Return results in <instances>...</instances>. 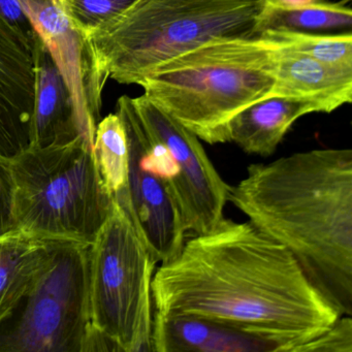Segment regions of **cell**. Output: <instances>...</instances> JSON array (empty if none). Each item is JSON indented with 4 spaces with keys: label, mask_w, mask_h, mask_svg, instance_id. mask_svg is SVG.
Listing matches in <instances>:
<instances>
[{
    "label": "cell",
    "mask_w": 352,
    "mask_h": 352,
    "mask_svg": "<svg viewBox=\"0 0 352 352\" xmlns=\"http://www.w3.org/2000/svg\"><path fill=\"white\" fill-rule=\"evenodd\" d=\"M151 292L154 314L219 321L275 340L283 352H298L343 316L284 247L226 217L186 239L154 272Z\"/></svg>",
    "instance_id": "obj_1"
},
{
    "label": "cell",
    "mask_w": 352,
    "mask_h": 352,
    "mask_svg": "<svg viewBox=\"0 0 352 352\" xmlns=\"http://www.w3.org/2000/svg\"><path fill=\"white\" fill-rule=\"evenodd\" d=\"M228 201L286 249L343 316L352 315V150L251 164Z\"/></svg>",
    "instance_id": "obj_2"
},
{
    "label": "cell",
    "mask_w": 352,
    "mask_h": 352,
    "mask_svg": "<svg viewBox=\"0 0 352 352\" xmlns=\"http://www.w3.org/2000/svg\"><path fill=\"white\" fill-rule=\"evenodd\" d=\"M274 50L257 38L208 41L156 65L138 82L144 96L210 145L228 143L232 118L271 98Z\"/></svg>",
    "instance_id": "obj_3"
},
{
    "label": "cell",
    "mask_w": 352,
    "mask_h": 352,
    "mask_svg": "<svg viewBox=\"0 0 352 352\" xmlns=\"http://www.w3.org/2000/svg\"><path fill=\"white\" fill-rule=\"evenodd\" d=\"M263 0H135L82 32L104 82L137 85L160 63L219 38H255Z\"/></svg>",
    "instance_id": "obj_4"
},
{
    "label": "cell",
    "mask_w": 352,
    "mask_h": 352,
    "mask_svg": "<svg viewBox=\"0 0 352 352\" xmlns=\"http://www.w3.org/2000/svg\"><path fill=\"white\" fill-rule=\"evenodd\" d=\"M12 188L14 228L49 239L94 243L113 199L81 137L0 155Z\"/></svg>",
    "instance_id": "obj_5"
},
{
    "label": "cell",
    "mask_w": 352,
    "mask_h": 352,
    "mask_svg": "<svg viewBox=\"0 0 352 352\" xmlns=\"http://www.w3.org/2000/svg\"><path fill=\"white\" fill-rule=\"evenodd\" d=\"M157 261L124 210L112 209L91 244L90 318L111 351L153 352L151 284Z\"/></svg>",
    "instance_id": "obj_6"
},
{
    "label": "cell",
    "mask_w": 352,
    "mask_h": 352,
    "mask_svg": "<svg viewBox=\"0 0 352 352\" xmlns=\"http://www.w3.org/2000/svg\"><path fill=\"white\" fill-rule=\"evenodd\" d=\"M92 243L65 240L13 316L0 325V352L111 351L91 324Z\"/></svg>",
    "instance_id": "obj_7"
},
{
    "label": "cell",
    "mask_w": 352,
    "mask_h": 352,
    "mask_svg": "<svg viewBox=\"0 0 352 352\" xmlns=\"http://www.w3.org/2000/svg\"><path fill=\"white\" fill-rule=\"evenodd\" d=\"M123 98L142 129L164 143L176 162L178 175L170 195L187 234L211 232L224 218L230 185L216 170L201 140L144 94Z\"/></svg>",
    "instance_id": "obj_8"
},
{
    "label": "cell",
    "mask_w": 352,
    "mask_h": 352,
    "mask_svg": "<svg viewBox=\"0 0 352 352\" xmlns=\"http://www.w3.org/2000/svg\"><path fill=\"white\" fill-rule=\"evenodd\" d=\"M69 90L80 137L94 144L107 82L94 67L83 36L59 0H18Z\"/></svg>",
    "instance_id": "obj_9"
},
{
    "label": "cell",
    "mask_w": 352,
    "mask_h": 352,
    "mask_svg": "<svg viewBox=\"0 0 352 352\" xmlns=\"http://www.w3.org/2000/svg\"><path fill=\"white\" fill-rule=\"evenodd\" d=\"M34 30L0 14V155L30 146L36 94Z\"/></svg>",
    "instance_id": "obj_10"
},
{
    "label": "cell",
    "mask_w": 352,
    "mask_h": 352,
    "mask_svg": "<svg viewBox=\"0 0 352 352\" xmlns=\"http://www.w3.org/2000/svg\"><path fill=\"white\" fill-rule=\"evenodd\" d=\"M154 352H283L270 338L195 315L154 314Z\"/></svg>",
    "instance_id": "obj_11"
},
{
    "label": "cell",
    "mask_w": 352,
    "mask_h": 352,
    "mask_svg": "<svg viewBox=\"0 0 352 352\" xmlns=\"http://www.w3.org/2000/svg\"><path fill=\"white\" fill-rule=\"evenodd\" d=\"M273 50L275 84L271 98H314L327 114L351 104L352 67L329 65L283 49Z\"/></svg>",
    "instance_id": "obj_12"
},
{
    "label": "cell",
    "mask_w": 352,
    "mask_h": 352,
    "mask_svg": "<svg viewBox=\"0 0 352 352\" xmlns=\"http://www.w3.org/2000/svg\"><path fill=\"white\" fill-rule=\"evenodd\" d=\"M63 241L19 228L0 234V325L13 316L40 281Z\"/></svg>",
    "instance_id": "obj_13"
},
{
    "label": "cell",
    "mask_w": 352,
    "mask_h": 352,
    "mask_svg": "<svg viewBox=\"0 0 352 352\" xmlns=\"http://www.w3.org/2000/svg\"><path fill=\"white\" fill-rule=\"evenodd\" d=\"M312 113H323L314 98L272 96L253 102L228 123V143L249 155L270 157L292 125Z\"/></svg>",
    "instance_id": "obj_14"
},
{
    "label": "cell",
    "mask_w": 352,
    "mask_h": 352,
    "mask_svg": "<svg viewBox=\"0 0 352 352\" xmlns=\"http://www.w3.org/2000/svg\"><path fill=\"white\" fill-rule=\"evenodd\" d=\"M34 74L36 94L30 146L45 147L79 138L74 122L69 90L48 50L36 34Z\"/></svg>",
    "instance_id": "obj_15"
},
{
    "label": "cell",
    "mask_w": 352,
    "mask_h": 352,
    "mask_svg": "<svg viewBox=\"0 0 352 352\" xmlns=\"http://www.w3.org/2000/svg\"><path fill=\"white\" fill-rule=\"evenodd\" d=\"M352 10L345 1L327 0H263L255 25V36L267 30L316 32L350 30Z\"/></svg>",
    "instance_id": "obj_16"
},
{
    "label": "cell",
    "mask_w": 352,
    "mask_h": 352,
    "mask_svg": "<svg viewBox=\"0 0 352 352\" xmlns=\"http://www.w3.org/2000/svg\"><path fill=\"white\" fill-rule=\"evenodd\" d=\"M94 154L104 188L112 199L126 190L129 148L126 129L117 113L98 122L94 135Z\"/></svg>",
    "instance_id": "obj_17"
},
{
    "label": "cell",
    "mask_w": 352,
    "mask_h": 352,
    "mask_svg": "<svg viewBox=\"0 0 352 352\" xmlns=\"http://www.w3.org/2000/svg\"><path fill=\"white\" fill-rule=\"evenodd\" d=\"M257 38L273 48L306 55L322 63L352 67L351 32L340 34H319L309 32L267 30Z\"/></svg>",
    "instance_id": "obj_18"
},
{
    "label": "cell",
    "mask_w": 352,
    "mask_h": 352,
    "mask_svg": "<svg viewBox=\"0 0 352 352\" xmlns=\"http://www.w3.org/2000/svg\"><path fill=\"white\" fill-rule=\"evenodd\" d=\"M135 0H59L80 34L98 28L126 9Z\"/></svg>",
    "instance_id": "obj_19"
},
{
    "label": "cell",
    "mask_w": 352,
    "mask_h": 352,
    "mask_svg": "<svg viewBox=\"0 0 352 352\" xmlns=\"http://www.w3.org/2000/svg\"><path fill=\"white\" fill-rule=\"evenodd\" d=\"M298 352H352L351 316H341L318 337L298 348Z\"/></svg>",
    "instance_id": "obj_20"
},
{
    "label": "cell",
    "mask_w": 352,
    "mask_h": 352,
    "mask_svg": "<svg viewBox=\"0 0 352 352\" xmlns=\"http://www.w3.org/2000/svg\"><path fill=\"white\" fill-rule=\"evenodd\" d=\"M13 228L11 184L6 168L0 162V234Z\"/></svg>",
    "instance_id": "obj_21"
}]
</instances>
